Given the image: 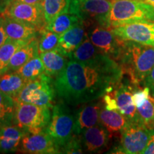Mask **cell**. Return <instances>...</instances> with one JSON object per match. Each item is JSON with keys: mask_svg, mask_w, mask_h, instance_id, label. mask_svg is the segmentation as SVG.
I'll return each instance as SVG.
<instances>
[{"mask_svg": "<svg viewBox=\"0 0 154 154\" xmlns=\"http://www.w3.org/2000/svg\"><path fill=\"white\" fill-rule=\"evenodd\" d=\"M7 38L8 37L6 34L5 26H4V16L2 15L0 16V47L5 44Z\"/></svg>", "mask_w": 154, "mask_h": 154, "instance_id": "35", "label": "cell"}, {"mask_svg": "<svg viewBox=\"0 0 154 154\" xmlns=\"http://www.w3.org/2000/svg\"><path fill=\"white\" fill-rule=\"evenodd\" d=\"M150 95V90L147 86H145L142 90L134 91L132 95V99L135 106L137 108L141 106L148 99Z\"/></svg>", "mask_w": 154, "mask_h": 154, "instance_id": "31", "label": "cell"}, {"mask_svg": "<svg viewBox=\"0 0 154 154\" xmlns=\"http://www.w3.org/2000/svg\"><path fill=\"white\" fill-rule=\"evenodd\" d=\"M51 108L16 101L13 124L27 134H37L47 128L51 119Z\"/></svg>", "mask_w": 154, "mask_h": 154, "instance_id": "4", "label": "cell"}, {"mask_svg": "<svg viewBox=\"0 0 154 154\" xmlns=\"http://www.w3.org/2000/svg\"><path fill=\"white\" fill-rule=\"evenodd\" d=\"M26 133L16 124L0 128V152L14 153L19 149L21 142Z\"/></svg>", "mask_w": 154, "mask_h": 154, "instance_id": "18", "label": "cell"}, {"mask_svg": "<svg viewBox=\"0 0 154 154\" xmlns=\"http://www.w3.org/2000/svg\"><path fill=\"white\" fill-rule=\"evenodd\" d=\"M111 134L104 126L99 124L82 133L83 146L89 153H98L106 149Z\"/></svg>", "mask_w": 154, "mask_h": 154, "instance_id": "16", "label": "cell"}, {"mask_svg": "<svg viewBox=\"0 0 154 154\" xmlns=\"http://www.w3.org/2000/svg\"><path fill=\"white\" fill-rule=\"evenodd\" d=\"M4 26L8 38L29 42L39 36V30L35 26L11 18L3 14Z\"/></svg>", "mask_w": 154, "mask_h": 154, "instance_id": "17", "label": "cell"}, {"mask_svg": "<svg viewBox=\"0 0 154 154\" xmlns=\"http://www.w3.org/2000/svg\"><path fill=\"white\" fill-rule=\"evenodd\" d=\"M4 14L32 25L39 31L46 27L42 4H28L15 0L8 6Z\"/></svg>", "mask_w": 154, "mask_h": 154, "instance_id": "9", "label": "cell"}, {"mask_svg": "<svg viewBox=\"0 0 154 154\" xmlns=\"http://www.w3.org/2000/svg\"><path fill=\"white\" fill-rule=\"evenodd\" d=\"M8 7V0H0V14H4Z\"/></svg>", "mask_w": 154, "mask_h": 154, "instance_id": "36", "label": "cell"}, {"mask_svg": "<svg viewBox=\"0 0 154 154\" xmlns=\"http://www.w3.org/2000/svg\"><path fill=\"white\" fill-rule=\"evenodd\" d=\"M27 43L7 38L5 44L0 47V76L7 72L9 61L14 53Z\"/></svg>", "mask_w": 154, "mask_h": 154, "instance_id": "23", "label": "cell"}, {"mask_svg": "<svg viewBox=\"0 0 154 154\" xmlns=\"http://www.w3.org/2000/svg\"><path fill=\"white\" fill-rule=\"evenodd\" d=\"M16 100L0 91V128L13 124Z\"/></svg>", "mask_w": 154, "mask_h": 154, "instance_id": "24", "label": "cell"}, {"mask_svg": "<svg viewBox=\"0 0 154 154\" xmlns=\"http://www.w3.org/2000/svg\"><path fill=\"white\" fill-rule=\"evenodd\" d=\"M14 0H8V6L10 5V4L11 3V2H14Z\"/></svg>", "mask_w": 154, "mask_h": 154, "instance_id": "39", "label": "cell"}, {"mask_svg": "<svg viewBox=\"0 0 154 154\" xmlns=\"http://www.w3.org/2000/svg\"><path fill=\"white\" fill-rule=\"evenodd\" d=\"M79 2V9L84 19L95 20L100 26L109 28L108 17L113 0H85Z\"/></svg>", "mask_w": 154, "mask_h": 154, "instance_id": "14", "label": "cell"}, {"mask_svg": "<svg viewBox=\"0 0 154 154\" xmlns=\"http://www.w3.org/2000/svg\"><path fill=\"white\" fill-rule=\"evenodd\" d=\"M79 135L74 134L70 140L61 147V153H83V143Z\"/></svg>", "mask_w": 154, "mask_h": 154, "instance_id": "30", "label": "cell"}, {"mask_svg": "<svg viewBox=\"0 0 154 154\" xmlns=\"http://www.w3.org/2000/svg\"><path fill=\"white\" fill-rule=\"evenodd\" d=\"M143 2H145L146 3L149 4V5L153 6L154 7V0H143Z\"/></svg>", "mask_w": 154, "mask_h": 154, "instance_id": "38", "label": "cell"}, {"mask_svg": "<svg viewBox=\"0 0 154 154\" xmlns=\"http://www.w3.org/2000/svg\"><path fill=\"white\" fill-rule=\"evenodd\" d=\"M101 53L92 43L90 38H87L71 54L69 58V59L79 61H89L98 54Z\"/></svg>", "mask_w": 154, "mask_h": 154, "instance_id": "25", "label": "cell"}, {"mask_svg": "<svg viewBox=\"0 0 154 154\" xmlns=\"http://www.w3.org/2000/svg\"><path fill=\"white\" fill-rule=\"evenodd\" d=\"M75 115L66 103L61 101L53 106L51 119L44 129L59 147H62L74 135Z\"/></svg>", "mask_w": 154, "mask_h": 154, "instance_id": "6", "label": "cell"}, {"mask_svg": "<svg viewBox=\"0 0 154 154\" xmlns=\"http://www.w3.org/2000/svg\"><path fill=\"white\" fill-rule=\"evenodd\" d=\"M16 72H18L27 82L39 77L45 73V70L41 57L38 56L30 59Z\"/></svg>", "mask_w": 154, "mask_h": 154, "instance_id": "26", "label": "cell"}, {"mask_svg": "<svg viewBox=\"0 0 154 154\" xmlns=\"http://www.w3.org/2000/svg\"><path fill=\"white\" fill-rule=\"evenodd\" d=\"M91 24V21L84 19L61 34L57 49L69 57L71 54L88 37L87 28Z\"/></svg>", "mask_w": 154, "mask_h": 154, "instance_id": "12", "label": "cell"}, {"mask_svg": "<svg viewBox=\"0 0 154 154\" xmlns=\"http://www.w3.org/2000/svg\"><path fill=\"white\" fill-rule=\"evenodd\" d=\"M122 68L100 53L89 61L69 59L54 82L56 94L66 104H85L113 91L122 79Z\"/></svg>", "mask_w": 154, "mask_h": 154, "instance_id": "1", "label": "cell"}, {"mask_svg": "<svg viewBox=\"0 0 154 154\" xmlns=\"http://www.w3.org/2000/svg\"><path fill=\"white\" fill-rule=\"evenodd\" d=\"M119 39L131 41L154 47V22L141 21L111 29Z\"/></svg>", "mask_w": 154, "mask_h": 154, "instance_id": "8", "label": "cell"}, {"mask_svg": "<svg viewBox=\"0 0 154 154\" xmlns=\"http://www.w3.org/2000/svg\"><path fill=\"white\" fill-rule=\"evenodd\" d=\"M103 103H104V108L108 110H116L118 111V106H117L116 101L113 97V94L110 93H106L103 96Z\"/></svg>", "mask_w": 154, "mask_h": 154, "instance_id": "32", "label": "cell"}, {"mask_svg": "<svg viewBox=\"0 0 154 154\" xmlns=\"http://www.w3.org/2000/svg\"><path fill=\"white\" fill-rule=\"evenodd\" d=\"M17 1L22 2L28 4H42L44 0H17Z\"/></svg>", "mask_w": 154, "mask_h": 154, "instance_id": "37", "label": "cell"}, {"mask_svg": "<svg viewBox=\"0 0 154 154\" xmlns=\"http://www.w3.org/2000/svg\"><path fill=\"white\" fill-rule=\"evenodd\" d=\"M59 36L60 35L47 29L46 27L40 30L38 38L39 54L56 49L59 44Z\"/></svg>", "mask_w": 154, "mask_h": 154, "instance_id": "28", "label": "cell"}, {"mask_svg": "<svg viewBox=\"0 0 154 154\" xmlns=\"http://www.w3.org/2000/svg\"><path fill=\"white\" fill-rule=\"evenodd\" d=\"M116 88L111 94L116 101L119 112L126 117L129 123L143 122L133 102L132 95L134 89L132 86L128 84L120 82Z\"/></svg>", "mask_w": 154, "mask_h": 154, "instance_id": "13", "label": "cell"}, {"mask_svg": "<svg viewBox=\"0 0 154 154\" xmlns=\"http://www.w3.org/2000/svg\"><path fill=\"white\" fill-rule=\"evenodd\" d=\"M123 72L133 84L143 83L154 66V47L131 41H122L120 57Z\"/></svg>", "mask_w": 154, "mask_h": 154, "instance_id": "2", "label": "cell"}, {"mask_svg": "<svg viewBox=\"0 0 154 154\" xmlns=\"http://www.w3.org/2000/svg\"><path fill=\"white\" fill-rule=\"evenodd\" d=\"M78 1L80 2H84V1H85V0H78Z\"/></svg>", "mask_w": 154, "mask_h": 154, "instance_id": "40", "label": "cell"}, {"mask_svg": "<svg viewBox=\"0 0 154 154\" xmlns=\"http://www.w3.org/2000/svg\"><path fill=\"white\" fill-rule=\"evenodd\" d=\"M88 36L92 43L101 53L113 59H119L122 47V40L119 39L112 29L102 26H95L88 32Z\"/></svg>", "mask_w": 154, "mask_h": 154, "instance_id": "10", "label": "cell"}, {"mask_svg": "<svg viewBox=\"0 0 154 154\" xmlns=\"http://www.w3.org/2000/svg\"><path fill=\"white\" fill-rule=\"evenodd\" d=\"M71 0H44L43 8L46 26L56 17L66 10L70 5Z\"/></svg>", "mask_w": 154, "mask_h": 154, "instance_id": "27", "label": "cell"}, {"mask_svg": "<svg viewBox=\"0 0 154 154\" xmlns=\"http://www.w3.org/2000/svg\"><path fill=\"white\" fill-rule=\"evenodd\" d=\"M141 21L154 22L153 6L143 0H113L108 17L109 28Z\"/></svg>", "mask_w": 154, "mask_h": 154, "instance_id": "3", "label": "cell"}, {"mask_svg": "<svg viewBox=\"0 0 154 154\" xmlns=\"http://www.w3.org/2000/svg\"><path fill=\"white\" fill-rule=\"evenodd\" d=\"M26 84V81L17 72H9L0 76V91L14 99Z\"/></svg>", "mask_w": 154, "mask_h": 154, "instance_id": "22", "label": "cell"}, {"mask_svg": "<svg viewBox=\"0 0 154 154\" xmlns=\"http://www.w3.org/2000/svg\"><path fill=\"white\" fill-rule=\"evenodd\" d=\"M99 123L112 135L116 133H121L128 121L119 111L108 110L103 107L100 111Z\"/></svg>", "mask_w": 154, "mask_h": 154, "instance_id": "21", "label": "cell"}, {"mask_svg": "<svg viewBox=\"0 0 154 154\" xmlns=\"http://www.w3.org/2000/svg\"><path fill=\"white\" fill-rule=\"evenodd\" d=\"M120 134V144L112 153L141 154L149 142L150 128L143 122H128Z\"/></svg>", "mask_w": 154, "mask_h": 154, "instance_id": "7", "label": "cell"}, {"mask_svg": "<svg viewBox=\"0 0 154 154\" xmlns=\"http://www.w3.org/2000/svg\"><path fill=\"white\" fill-rule=\"evenodd\" d=\"M20 151L30 154L61 153L59 146L45 131L25 134L21 142Z\"/></svg>", "mask_w": 154, "mask_h": 154, "instance_id": "11", "label": "cell"}, {"mask_svg": "<svg viewBox=\"0 0 154 154\" xmlns=\"http://www.w3.org/2000/svg\"><path fill=\"white\" fill-rule=\"evenodd\" d=\"M143 84L144 86L149 88L150 94L154 97V66L148 76L146 77Z\"/></svg>", "mask_w": 154, "mask_h": 154, "instance_id": "33", "label": "cell"}, {"mask_svg": "<svg viewBox=\"0 0 154 154\" xmlns=\"http://www.w3.org/2000/svg\"><path fill=\"white\" fill-rule=\"evenodd\" d=\"M38 38H35L29 42L26 45L19 49L14 53L9 61L7 72H16L24 63L30 59L38 57Z\"/></svg>", "mask_w": 154, "mask_h": 154, "instance_id": "20", "label": "cell"}, {"mask_svg": "<svg viewBox=\"0 0 154 154\" xmlns=\"http://www.w3.org/2000/svg\"><path fill=\"white\" fill-rule=\"evenodd\" d=\"M52 78L45 73L29 81L15 99L16 101L53 108L55 88Z\"/></svg>", "mask_w": 154, "mask_h": 154, "instance_id": "5", "label": "cell"}, {"mask_svg": "<svg viewBox=\"0 0 154 154\" xmlns=\"http://www.w3.org/2000/svg\"><path fill=\"white\" fill-rule=\"evenodd\" d=\"M40 57L44 63L45 74L51 78H56L62 72L69 59L57 48L51 51L40 54Z\"/></svg>", "mask_w": 154, "mask_h": 154, "instance_id": "19", "label": "cell"}, {"mask_svg": "<svg viewBox=\"0 0 154 154\" xmlns=\"http://www.w3.org/2000/svg\"><path fill=\"white\" fill-rule=\"evenodd\" d=\"M75 114L74 134L81 135L84 131L99 123L100 111L103 109L101 101H91L85 103Z\"/></svg>", "mask_w": 154, "mask_h": 154, "instance_id": "15", "label": "cell"}, {"mask_svg": "<svg viewBox=\"0 0 154 154\" xmlns=\"http://www.w3.org/2000/svg\"><path fill=\"white\" fill-rule=\"evenodd\" d=\"M136 109L143 124L149 128H154V97L150 95L143 104Z\"/></svg>", "mask_w": 154, "mask_h": 154, "instance_id": "29", "label": "cell"}, {"mask_svg": "<svg viewBox=\"0 0 154 154\" xmlns=\"http://www.w3.org/2000/svg\"><path fill=\"white\" fill-rule=\"evenodd\" d=\"M141 154H154V128H150L149 142Z\"/></svg>", "mask_w": 154, "mask_h": 154, "instance_id": "34", "label": "cell"}]
</instances>
